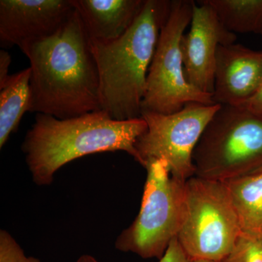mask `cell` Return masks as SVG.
<instances>
[{
    "instance_id": "30bf717a",
    "label": "cell",
    "mask_w": 262,
    "mask_h": 262,
    "mask_svg": "<svg viewBox=\"0 0 262 262\" xmlns=\"http://www.w3.org/2000/svg\"><path fill=\"white\" fill-rule=\"evenodd\" d=\"M75 10L72 0H1V46H16L21 51L29 44L51 37Z\"/></svg>"
},
{
    "instance_id": "ffe728a7",
    "label": "cell",
    "mask_w": 262,
    "mask_h": 262,
    "mask_svg": "<svg viewBox=\"0 0 262 262\" xmlns=\"http://www.w3.org/2000/svg\"><path fill=\"white\" fill-rule=\"evenodd\" d=\"M11 63V56L8 51L2 49L0 51V85L5 83L8 78L9 68Z\"/></svg>"
},
{
    "instance_id": "52a82bcc",
    "label": "cell",
    "mask_w": 262,
    "mask_h": 262,
    "mask_svg": "<svg viewBox=\"0 0 262 262\" xmlns=\"http://www.w3.org/2000/svg\"><path fill=\"white\" fill-rule=\"evenodd\" d=\"M195 2L171 1L170 13L160 31L159 39L148 72L141 113L151 112L170 115L189 103L215 104L213 96L188 83L184 75L180 42L192 20Z\"/></svg>"
},
{
    "instance_id": "603a6c76",
    "label": "cell",
    "mask_w": 262,
    "mask_h": 262,
    "mask_svg": "<svg viewBox=\"0 0 262 262\" xmlns=\"http://www.w3.org/2000/svg\"><path fill=\"white\" fill-rule=\"evenodd\" d=\"M261 35H262V32H261Z\"/></svg>"
},
{
    "instance_id": "ac0fdd59",
    "label": "cell",
    "mask_w": 262,
    "mask_h": 262,
    "mask_svg": "<svg viewBox=\"0 0 262 262\" xmlns=\"http://www.w3.org/2000/svg\"><path fill=\"white\" fill-rule=\"evenodd\" d=\"M176 237L170 243L166 252L158 262H192Z\"/></svg>"
},
{
    "instance_id": "3957f363",
    "label": "cell",
    "mask_w": 262,
    "mask_h": 262,
    "mask_svg": "<svg viewBox=\"0 0 262 262\" xmlns=\"http://www.w3.org/2000/svg\"><path fill=\"white\" fill-rule=\"evenodd\" d=\"M171 1L145 0L140 14L121 37L91 41L99 75L101 110L119 121L141 117L148 72Z\"/></svg>"
},
{
    "instance_id": "7c38bea8",
    "label": "cell",
    "mask_w": 262,
    "mask_h": 262,
    "mask_svg": "<svg viewBox=\"0 0 262 262\" xmlns=\"http://www.w3.org/2000/svg\"><path fill=\"white\" fill-rule=\"evenodd\" d=\"M90 40L121 37L140 14L145 0H72Z\"/></svg>"
},
{
    "instance_id": "7a4b0ae2",
    "label": "cell",
    "mask_w": 262,
    "mask_h": 262,
    "mask_svg": "<svg viewBox=\"0 0 262 262\" xmlns=\"http://www.w3.org/2000/svg\"><path fill=\"white\" fill-rule=\"evenodd\" d=\"M146 129L142 117L119 121L102 110L65 120L39 113L21 149L33 182L48 186L58 169L86 155L122 151L139 163L135 144Z\"/></svg>"
},
{
    "instance_id": "e0dca14e",
    "label": "cell",
    "mask_w": 262,
    "mask_h": 262,
    "mask_svg": "<svg viewBox=\"0 0 262 262\" xmlns=\"http://www.w3.org/2000/svg\"><path fill=\"white\" fill-rule=\"evenodd\" d=\"M0 262H41L39 258L27 256L13 236L0 231Z\"/></svg>"
},
{
    "instance_id": "5b68a950",
    "label": "cell",
    "mask_w": 262,
    "mask_h": 262,
    "mask_svg": "<svg viewBox=\"0 0 262 262\" xmlns=\"http://www.w3.org/2000/svg\"><path fill=\"white\" fill-rule=\"evenodd\" d=\"M145 168L147 176L140 211L117 237L115 248L143 258L160 259L184 222L186 182L172 177L164 160H149Z\"/></svg>"
},
{
    "instance_id": "44dd1931",
    "label": "cell",
    "mask_w": 262,
    "mask_h": 262,
    "mask_svg": "<svg viewBox=\"0 0 262 262\" xmlns=\"http://www.w3.org/2000/svg\"><path fill=\"white\" fill-rule=\"evenodd\" d=\"M76 262H99L94 256L89 254L82 255Z\"/></svg>"
},
{
    "instance_id": "d6986e66",
    "label": "cell",
    "mask_w": 262,
    "mask_h": 262,
    "mask_svg": "<svg viewBox=\"0 0 262 262\" xmlns=\"http://www.w3.org/2000/svg\"><path fill=\"white\" fill-rule=\"evenodd\" d=\"M238 106H243L250 111L262 115V82L255 94L244 104Z\"/></svg>"
},
{
    "instance_id": "8fae6325",
    "label": "cell",
    "mask_w": 262,
    "mask_h": 262,
    "mask_svg": "<svg viewBox=\"0 0 262 262\" xmlns=\"http://www.w3.org/2000/svg\"><path fill=\"white\" fill-rule=\"evenodd\" d=\"M262 82V51L239 44L219 46L215 59L213 102L238 106L255 94Z\"/></svg>"
},
{
    "instance_id": "277c9868",
    "label": "cell",
    "mask_w": 262,
    "mask_h": 262,
    "mask_svg": "<svg viewBox=\"0 0 262 262\" xmlns=\"http://www.w3.org/2000/svg\"><path fill=\"white\" fill-rule=\"evenodd\" d=\"M192 161L195 177L219 182L262 168V115L221 105L202 134Z\"/></svg>"
},
{
    "instance_id": "2e32d148",
    "label": "cell",
    "mask_w": 262,
    "mask_h": 262,
    "mask_svg": "<svg viewBox=\"0 0 262 262\" xmlns=\"http://www.w3.org/2000/svg\"><path fill=\"white\" fill-rule=\"evenodd\" d=\"M222 262H262V239L241 234L232 252Z\"/></svg>"
},
{
    "instance_id": "6da1fadb",
    "label": "cell",
    "mask_w": 262,
    "mask_h": 262,
    "mask_svg": "<svg viewBox=\"0 0 262 262\" xmlns=\"http://www.w3.org/2000/svg\"><path fill=\"white\" fill-rule=\"evenodd\" d=\"M30 63L29 113L65 120L101 110L99 75L80 15L21 50Z\"/></svg>"
},
{
    "instance_id": "4fadbf2b",
    "label": "cell",
    "mask_w": 262,
    "mask_h": 262,
    "mask_svg": "<svg viewBox=\"0 0 262 262\" xmlns=\"http://www.w3.org/2000/svg\"><path fill=\"white\" fill-rule=\"evenodd\" d=\"M224 182L238 217L242 233L262 239V168Z\"/></svg>"
},
{
    "instance_id": "9a60e30c",
    "label": "cell",
    "mask_w": 262,
    "mask_h": 262,
    "mask_svg": "<svg viewBox=\"0 0 262 262\" xmlns=\"http://www.w3.org/2000/svg\"><path fill=\"white\" fill-rule=\"evenodd\" d=\"M229 32H262V0H204Z\"/></svg>"
},
{
    "instance_id": "ba28073f",
    "label": "cell",
    "mask_w": 262,
    "mask_h": 262,
    "mask_svg": "<svg viewBox=\"0 0 262 262\" xmlns=\"http://www.w3.org/2000/svg\"><path fill=\"white\" fill-rule=\"evenodd\" d=\"M220 106L193 102L170 115L143 112L147 129L135 144L139 163L145 168L149 160L162 159L172 177L184 182L194 177L193 152Z\"/></svg>"
},
{
    "instance_id": "9c48e42d",
    "label": "cell",
    "mask_w": 262,
    "mask_h": 262,
    "mask_svg": "<svg viewBox=\"0 0 262 262\" xmlns=\"http://www.w3.org/2000/svg\"><path fill=\"white\" fill-rule=\"evenodd\" d=\"M190 24V30L180 42L184 75L188 83L213 96L217 49L234 44L237 36L224 27L204 0L194 4Z\"/></svg>"
},
{
    "instance_id": "5bb4252c",
    "label": "cell",
    "mask_w": 262,
    "mask_h": 262,
    "mask_svg": "<svg viewBox=\"0 0 262 262\" xmlns=\"http://www.w3.org/2000/svg\"><path fill=\"white\" fill-rule=\"evenodd\" d=\"M30 67L10 75L0 85V148L18 129L30 102Z\"/></svg>"
},
{
    "instance_id": "8992f818",
    "label": "cell",
    "mask_w": 262,
    "mask_h": 262,
    "mask_svg": "<svg viewBox=\"0 0 262 262\" xmlns=\"http://www.w3.org/2000/svg\"><path fill=\"white\" fill-rule=\"evenodd\" d=\"M185 200L179 244L193 261H223L242 234L225 183L194 176L186 181Z\"/></svg>"
},
{
    "instance_id": "7402d4cb",
    "label": "cell",
    "mask_w": 262,
    "mask_h": 262,
    "mask_svg": "<svg viewBox=\"0 0 262 262\" xmlns=\"http://www.w3.org/2000/svg\"><path fill=\"white\" fill-rule=\"evenodd\" d=\"M192 262H216L213 261H208V260H194Z\"/></svg>"
}]
</instances>
